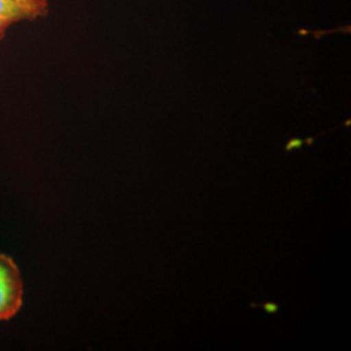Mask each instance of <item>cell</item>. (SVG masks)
Wrapping results in <instances>:
<instances>
[{"instance_id": "obj_3", "label": "cell", "mask_w": 351, "mask_h": 351, "mask_svg": "<svg viewBox=\"0 0 351 351\" xmlns=\"http://www.w3.org/2000/svg\"><path fill=\"white\" fill-rule=\"evenodd\" d=\"M302 145H303V141H301V139H291L288 145H287V150L290 151L293 150V149H301Z\"/></svg>"}, {"instance_id": "obj_2", "label": "cell", "mask_w": 351, "mask_h": 351, "mask_svg": "<svg viewBox=\"0 0 351 351\" xmlns=\"http://www.w3.org/2000/svg\"><path fill=\"white\" fill-rule=\"evenodd\" d=\"M49 13V0H0V42L19 23L34 21Z\"/></svg>"}, {"instance_id": "obj_1", "label": "cell", "mask_w": 351, "mask_h": 351, "mask_svg": "<svg viewBox=\"0 0 351 351\" xmlns=\"http://www.w3.org/2000/svg\"><path fill=\"white\" fill-rule=\"evenodd\" d=\"M24 303V284L17 264L0 254V322L11 320Z\"/></svg>"}]
</instances>
